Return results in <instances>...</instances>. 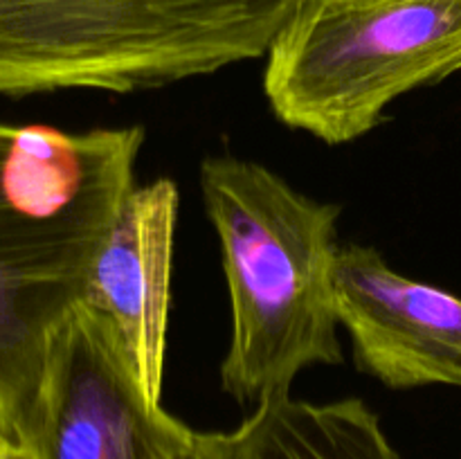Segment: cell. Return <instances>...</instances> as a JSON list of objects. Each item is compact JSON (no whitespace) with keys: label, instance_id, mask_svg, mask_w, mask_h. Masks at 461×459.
Listing matches in <instances>:
<instances>
[{"label":"cell","instance_id":"9","mask_svg":"<svg viewBox=\"0 0 461 459\" xmlns=\"http://www.w3.org/2000/svg\"><path fill=\"white\" fill-rule=\"evenodd\" d=\"M153 459H237V450L232 432L194 430L165 410Z\"/></svg>","mask_w":461,"mask_h":459},{"label":"cell","instance_id":"1","mask_svg":"<svg viewBox=\"0 0 461 459\" xmlns=\"http://www.w3.org/2000/svg\"><path fill=\"white\" fill-rule=\"evenodd\" d=\"M142 126L68 133L0 122V428L16 435L52 338L135 187Z\"/></svg>","mask_w":461,"mask_h":459},{"label":"cell","instance_id":"6","mask_svg":"<svg viewBox=\"0 0 461 459\" xmlns=\"http://www.w3.org/2000/svg\"><path fill=\"white\" fill-rule=\"evenodd\" d=\"M338 320L354 363L390 390L461 387V297L396 273L376 248H340Z\"/></svg>","mask_w":461,"mask_h":459},{"label":"cell","instance_id":"7","mask_svg":"<svg viewBox=\"0 0 461 459\" xmlns=\"http://www.w3.org/2000/svg\"><path fill=\"white\" fill-rule=\"evenodd\" d=\"M178 202V187L169 178L131 189L95 252L81 292V302L111 322L153 408H162Z\"/></svg>","mask_w":461,"mask_h":459},{"label":"cell","instance_id":"8","mask_svg":"<svg viewBox=\"0 0 461 459\" xmlns=\"http://www.w3.org/2000/svg\"><path fill=\"white\" fill-rule=\"evenodd\" d=\"M232 439L237 459H399L378 414L360 399L273 396L255 405Z\"/></svg>","mask_w":461,"mask_h":459},{"label":"cell","instance_id":"5","mask_svg":"<svg viewBox=\"0 0 461 459\" xmlns=\"http://www.w3.org/2000/svg\"><path fill=\"white\" fill-rule=\"evenodd\" d=\"M162 412L140 392L111 322L79 300L14 436L34 459H153Z\"/></svg>","mask_w":461,"mask_h":459},{"label":"cell","instance_id":"4","mask_svg":"<svg viewBox=\"0 0 461 459\" xmlns=\"http://www.w3.org/2000/svg\"><path fill=\"white\" fill-rule=\"evenodd\" d=\"M266 57L279 122L354 142L401 94L461 70V0H300Z\"/></svg>","mask_w":461,"mask_h":459},{"label":"cell","instance_id":"10","mask_svg":"<svg viewBox=\"0 0 461 459\" xmlns=\"http://www.w3.org/2000/svg\"><path fill=\"white\" fill-rule=\"evenodd\" d=\"M0 459H34L30 450L5 428H0Z\"/></svg>","mask_w":461,"mask_h":459},{"label":"cell","instance_id":"3","mask_svg":"<svg viewBox=\"0 0 461 459\" xmlns=\"http://www.w3.org/2000/svg\"><path fill=\"white\" fill-rule=\"evenodd\" d=\"M300 0H0V94L162 88L264 57Z\"/></svg>","mask_w":461,"mask_h":459},{"label":"cell","instance_id":"2","mask_svg":"<svg viewBox=\"0 0 461 459\" xmlns=\"http://www.w3.org/2000/svg\"><path fill=\"white\" fill-rule=\"evenodd\" d=\"M232 313L221 387L239 403L291 394L302 369L340 364L336 268L340 207L234 156L201 165Z\"/></svg>","mask_w":461,"mask_h":459}]
</instances>
